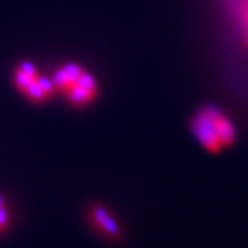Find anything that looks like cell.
<instances>
[{
	"label": "cell",
	"mask_w": 248,
	"mask_h": 248,
	"mask_svg": "<svg viewBox=\"0 0 248 248\" xmlns=\"http://www.w3.org/2000/svg\"><path fill=\"white\" fill-rule=\"evenodd\" d=\"M227 21L248 51V0H221Z\"/></svg>",
	"instance_id": "4"
},
{
	"label": "cell",
	"mask_w": 248,
	"mask_h": 248,
	"mask_svg": "<svg viewBox=\"0 0 248 248\" xmlns=\"http://www.w3.org/2000/svg\"><path fill=\"white\" fill-rule=\"evenodd\" d=\"M51 78L56 87V93H60L74 108H84L97 99V79L78 63L67 62L60 64Z\"/></svg>",
	"instance_id": "2"
},
{
	"label": "cell",
	"mask_w": 248,
	"mask_h": 248,
	"mask_svg": "<svg viewBox=\"0 0 248 248\" xmlns=\"http://www.w3.org/2000/svg\"><path fill=\"white\" fill-rule=\"evenodd\" d=\"M190 129L198 142L209 153H221L236 140V127L230 117L216 105H205L194 112Z\"/></svg>",
	"instance_id": "1"
},
{
	"label": "cell",
	"mask_w": 248,
	"mask_h": 248,
	"mask_svg": "<svg viewBox=\"0 0 248 248\" xmlns=\"http://www.w3.org/2000/svg\"><path fill=\"white\" fill-rule=\"evenodd\" d=\"M8 221H9V214L6 211L3 198L0 196V232H3L5 230V227L8 226Z\"/></svg>",
	"instance_id": "6"
},
{
	"label": "cell",
	"mask_w": 248,
	"mask_h": 248,
	"mask_svg": "<svg viewBox=\"0 0 248 248\" xmlns=\"http://www.w3.org/2000/svg\"><path fill=\"white\" fill-rule=\"evenodd\" d=\"M90 220L96 226V229L105 236H108L111 239H115L121 235L120 226L114 216L102 205H94L90 209Z\"/></svg>",
	"instance_id": "5"
},
{
	"label": "cell",
	"mask_w": 248,
	"mask_h": 248,
	"mask_svg": "<svg viewBox=\"0 0 248 248\" xmlns=\"http://www.w3.org/2000/svg\"><path fill=\"white\" fill-rule=\"evenodd\" d=\"M12 81L15 88L31 103H45L56 94V87L51 77L44 75L38 66L24 60L15 66Z\"/></svg>",
	"instance_id": "3"
}]
</instances>
